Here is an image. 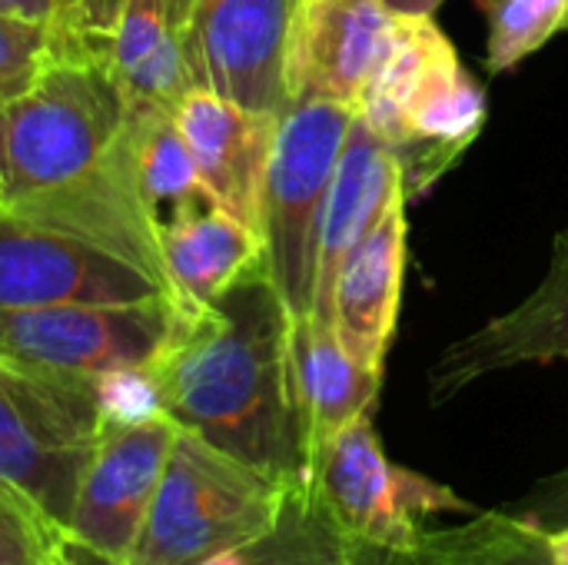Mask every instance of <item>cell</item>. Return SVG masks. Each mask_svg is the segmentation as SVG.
Masks as SVG:
<instances>
[{"instance_id": "cell-30", "label": "cell", "mask_w": 568, "mask_h": 565, "mask_svg": "<svg viewBox=\"0 0 568 565\" xmlns=\"http://www.w3.org/2000/svg\"><path fill=\"white\" fill-rule=\"evenodd\" d=\"M0 13L30 17V20H50L53 0H0Z\"/></svg>"}, {"instance_id": "cell-29", "label": "cell", "mask_w": 568, "mask_h": 565, "mask_svg": "<svg viewBox=\"0 0 568 565\" xmlns=\"http://www.w3.org/2000/svg\"><path fill=\"white\" fill-rule=\"evenodd\" d=\"M343 565H419L416 549L403 553V549H383V546H359L349 543Z\"/></svg>"}, {"instance_id": "cell-2", "label": "cell", "mask_w": 568, "mask_h": 565, "mask_svg": "<svg viewBox=\"0 0 568 565\" xmlns=\"http://www.w3.org/2000/svg\"><path fill=\"white\" fill-rule=\"evenodd\" d=\"M486 90L463 70L436 13H403L356 117L393 150L406 196H423L486 127Z\"/></svg>"}, {"instance_id": "cell-17", "label": "cell", "mask_w": 568, "mask_h": 565, "mask_svg": "<svg viewBox=\"0 0 568 565\" xmlns=\"http://www.w3.org/2000/svg\"><path fill=\"white\" fill-rule=\"evenodd\" d=\"M406 196H399L383 220L353 246L343 260L333 293H329V323L339 343L366 366L386 373V353L396 333L403 276H406Z\"/></svg>"}, {"instance_id": "cell-20", "label": "cell", "mask_w": 568, "mask_h": 565, "mask_svg": "<svg viewBox=\"0 0 568 565\" xmlns=\"http://www.w3.org/2000/svg\"><path fill=\"white\" fill-rule=\"evenodd\" d=\"M160 256L170 293L210 306L263 263V240L216 203H206L160 230Z\"/></svg>"}, {"instance_id": "cell-19", "label": "cell", "mask_w": 568, "mask_h": 565, "mask_svg": "<svg viewBox=\"0 0 568 565\" xmlns=\"http://www.w3.org/2000/svg\"><path fill=\"white\" fill-rule=\"evenodd\" d=\"M106 60L126 107L173 110L196 87L183 50V0H123Z\"/></svg>"}, {"instance_id": "cell-8", "label": "cell", "mask_w": 568, "mask_h": 565, "mask_svg": "<svg viewBox=\"0 0 568 565\" xmlns=\"http://www.w3.org/2000/svg\"><path fill=\"white\" fill-rule=\"evenodd\" d=\"M93 443L90 383L40 376L0 356V476L67 523Z\"/></svg>"}, {"instance_id": "cell-23", "label": "cell", "mask_w": 568, "mask_h": 565, "mask_svg": "<svg viewBox=\"0 0 568 565\" xmlns=\"http://www.w3.org/2000/svg\"><path fill=\"white\" fill-rule=\"evenodd\" d=\"M0 565H100L33 493L0 476Z\"/></svg>"}, {"instance_id": "cell-10", "label": "cell", "mask_w": 568, "mask_h": 565, "mask_svg": "<svg viewBox=\"0 0 568 565\" xmlns=\"http://www.w3.org/2000/svg\"><path fill=\"white\" fill-rule=\"evenodd\" d=\"M293 10L296 0H183V50L196 87L283 113Z\"/></svg>"}, {"instance_id": "cell-16", "label": "cell", "mask_w": 568, "mask_h": 565, "mask_svg": "<svg viewBox=\"0 0 568 565\" xmlns=\"http://www.w3.org/2000/svg\"><path fill=\"white\" fill-rule=\"evenodd\" d=\"M290 366H293V400L300 420L303 493H306L329 440L349 423H356L359 416L376 413L383 373L359 363L339 343L333 323L316 320L313 313L293 316L290 323Z\"/></svg>"}, {"instance_id": "cell-15", "label": "cell", "mask_w": 568, "mask_h": 565, "mask_svg": "<svg viewBox=\"0 0 568 565\" xmlns=\"http://www.w3.org/2000/svg\"><path fill=\"white\" fill-rule=\"evenodd\" d=\"M173 117L210 200L263 240V190L280 113L250 110L216 90L193 87Z\"/></svg>"}, {"instance_id": "cell-3", "label": "cell", "mask_w": 568, "mask_h": 565, "mask_svg": "<svg viewBox=\"0 0 568 565\" xmlns=\"http://www.w3.org/2000/svg\"><path fill=\"white\" fill-rule=\"evenodd\" d=\"M126 97L103 53H60L0 107L3 206L60 190L103 160L126 123Z\"/></svg>"}, {"instance_id": "cell-11", "label": "cell", "mask_w": 568, "mask_h": 565, "mask_svg": "<svg viewBox=\"0 0 568 565\" xmlns=\"http://www.w3.org/2000/svg\"><path fill=\"white\" fill-rule=\"evenodd\" d=\"M170 293L140 266L0 206V310L133 303Z\"/></svg>"}, {"instance_id": "cell-28", "label": "cell", "mask_w": 568, "mask_h": 565, "mask_svg": "<svg viewBox=\"0 0 568 565\" xmlns=\"http://www.w3.org/2000/svg\"><path fill=\"white\" fill-rule=\"evenodd\" d=\"M513 513L532 519L542 529H556L568 523V466L556 476L542 480L519 506H513Z\"/></svg>"}, {"instance_id": "cell-5", "label": "cell", "mask_w": 568, "mask_h": 565, "mask_svg": "<svg viewBox=\"0 0 568 565\" xmlns=\"http://www.w3.org/2000/svg\"><path fill=\"white\" fill-rule=\"evenodd\" d=\"M353 120L356 110L333 100H293L280 113L263 190V263L290 316L313 313L323 213Z\"/></svg>"}, {"instance_id": "cell-22", "label": "cell", "mask_w": 568, "mask_h": 565, "mask_svg": "<svg viewBox=\"0 0 568 565\" xmlns=\"http://www.w3.org/2000/svg\"><path fill=\"white\" fill-rule=\"evenodd\" d=\"M416 559L419 565H556L549 529L513 509H476L463 523L429 526Z\"/></svg>"}, {"instance_id": "cell-1", "label": "cell", "mask_w": 568, "mask_h": 565, "mask_svg": "<svg viewBox=\"0 0 568 565\" xmlns=\"http://www.w3.org/2000/svg\"><path fill=\"white\" fill-rule=\"evenodd\" d=\"M290 323L260 263L210 306L176 300V320L146 366L183 430L303 490Z\"/></svg>"}, {"instance_id": "cell-31", "label": "cell", "mask_w": 568, "mask_h": 565, "mask_svg": "<svg viewBox=\"0 0 568 565\" xmlns=\"http://www.w3.org/2000/svg\"><path fill=\"white\" fill-rule=\"evenodd\" d=\"M196 565H256V559H253L250 546H243V549L216 553V556H210V559H203V563H196Z\"/></svg>"}, {"instance_id": "cell-33", "label": "cell", "mask_w": 568, "mask_h": 565, "mask_svg": "<svg viewBox=\"0 0 568 565\" xmlns=\"http://www.w3.org/2000/svg\"><path fill=\"white\" fill-rule=\"evenodd\" d=\"M386 3L403 13H436L446 0H386Z\"/></svg>"}, {"instance_id": "cell-12", "label": "cell", "mask_w": 568, "mask_h": 565, "mask_svg": "<svg viewBox=\"0 0 568 565\" xmlns=\"http://www.w3.org/2000/svg\"><path fill=\"white\" fill-rule=\"evenodd\" d=\"M403 10L386 0H296L283 87L293 100H333L359 107L386 60Z\"/></svg>"}, {"instance_id": "cell-9", "label": "cell", "mask_w": 568, "mask_h": 565, "mask_svg": "<svg viewBox=\"0 0 568 565\" xmlns=\"http://www.w3.org/2000/svg\"><path fill=\"white\" fill-rule=\"evenodd\" d=\"M176 436L180 423L166 413L140 426L97 433L67 516L87 556L100 565H130Z\"/></svg>"}, {"instance_id": "cell-14", "label": "cell", "mask_w": 568, "mask_h": 565, "mask_svg": "<svg viewBox=\"0 0 568 565\" xmlns=\"http://www.w3.org/2000/svg\"><path fill=\"white\" fill-rule=\"evenodd\" d=\"M556 360H568V226L552 240L549 266L523 303L446 346L429 370V400L443 406L486 376Z\"/></svg>"}, {"instance_id": "cell-4", "label": "cell", "mask_w": 568, "mask_h": 565, "mask_svg": "<svg viewBox=\"0 0 568 565\" xmlns=\"http://www.w3.org/2000/svg\"><path fill=\"white\" fill-rule=\"evenodd\" d=\"M303 493L180 426L130 565H196L270 536Z\"/></svg>"}, {"instance_id": "cell-13", "label": "cell", "mask_w": 568, "mask_h": 565, "mask_svg": "<svg viewBox=\"0 0 568 565\" xmlns=\"http://www.w3.org/2000/svg\"><path fill=\"white\" fill-rule=\"evenodd\" d=\"M7 210L40 226L80 236L140 266L143 273H150L170 290L166 273H163V256H160V233L136 183V143H133L130 117L97 167H90L83 176H77L73 183L60 190L40 193Z\"/></svg>"}, {"instance_id": "cell-27", "label": "cell", "mask_w": 568, "mask_h": 565, "mask_svg": "<svg viewBox=\"0 0 568 565\" xmlns=\"http://www.w3.org/2000/svg\"><path fill=\"white\" fill-rule=\"evenodd\" d=\"M123 0H53L50 30L53 57L60 53H103L120 20Z\"/></svg>"}, {"instance_id": "cell-21", "label": "cell", "mask_w": 568, "mask_h": 565, "mask_svg": "<svg viewBox=\"0 0 568 565\" xmlns=\"http://www.w3.org/2000/svg\"><path fill=\"white\" fill-rule=\"evenodd\" d=\"M130 127L136 143V183L140 196L156 223V233L173 220L213 203L196 173L193 153L166 107H130Z\"/></svg>"}, {"instance_id": "cell-34", "label": "cell", "mask_w": 568, "mask_h": 565, "mask_svg": "<svg viewBox=\"0 0 568 565\" xmlns=\"http://www.w3.org/2000/svg\"><path fill=\"white\" fill-rule=\"evenodd\" d=\"M0 206H3V190H0Z\"/></svg>"}, {"instance_id": "cell-18", "label": "cell", "mask_w": 568, "mask_h": 565, "mask_svg": "<svg viewBox=\"0 0 568 565\" xmlns=\"http://www.w3.org/2000/svg\"><path fill=\"white\" fill-rule=\"evenodd\" d=\"M399 196H406L399 160L356 117L346 133V143H343V153H339V163H336V173L329 183L326 213H323L316 300H313L316 320H329V293H333V280H336L343 260L383 220V213Z\"/></svg>"}, {"instance_id": "cell-26", "label": "cell", "mask_w": 568, "mask_h": 565, "mask_svg": "<svg viewBox=\"0 0 568 565\" xmlns=\"http://www.w3.org/2000/svg\"><path fill=\"white\" fill-rule=\"evenodd\" d=\"M53 60L50 20L0 13V107L20 97Z\"/></svg>"}, {"instance_id": "cell-32", "label": "cell", "mask_w": 568, "mask_h": 565, "mask_svg": "<svg viewBox=\"0 0 568 565\" xmlns=\"http://www.w3.org/2000/svg\"><path fill=\"white\" fill-rule=\"evenodd\" d=\"M549 549H552L556 565H568V523L549 529Z\"/></svg>"}, {"instance_id": "cell-24", "label": "cell", "mask_w": 568, "mask_h": 565, "mask_svg": "<svg viewBox=\"0 0 568 565\" xmlns=\"http://www.w3.org/2000/svg\"><path fill=\"white\" fill-rule=\"evenodd\" d=\"M486 67L506 73L542 50L568 23V0H489Z\"/></svg>"}, {"instance_id": "cell-25", "label": "cell", "mask_w": 568, "mask_h": 565, "mask_svg": "<svg viewBox=\"0 0 568 565\" xmlns=\"http://www.w3.org/2000/svg\"><path fill=\"white\" fill-rule=\"evenodd\" d=\"M97 433L100 430H126L163 416V396L146 363L113 366L90 380Z\"/></svg>"}, {"instance_id": "cell-7", "label": "cell", "mask_w": 568, "mask_h": 565, "mask_svg": "<svg viewBox=\"0 0 568 565\" xmlns=\"http://www.w3.org/2000/svg\"><path fill=\"white\" fill-rule=\"evenodd\" d=\"M173 320V293L133 303H53L0 310V356L40 376L90 383L113 366L150 363Z\"/></svg>"}, {"instance_id": "cell-6", "label": "cell", "mask_w": 568, "mask_h": 565, "mask_svg": "<svg viewBox=\"0 0 568 565\" xmlns=\"http://www.w3.org/2000/svg\"><path fill=\"white\" fill-rule=\"evenodd\" d=\"M306 496L329 513L346 543L403 553L419 546L433 519L476 513L449 486L393 463L373 416H359L329 440Z\"/></svg>"}]
</instances>
